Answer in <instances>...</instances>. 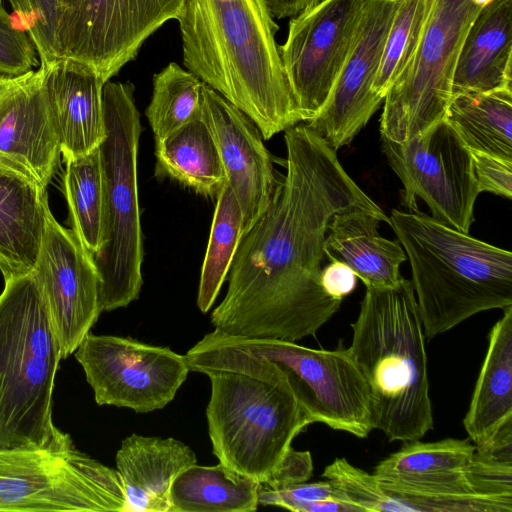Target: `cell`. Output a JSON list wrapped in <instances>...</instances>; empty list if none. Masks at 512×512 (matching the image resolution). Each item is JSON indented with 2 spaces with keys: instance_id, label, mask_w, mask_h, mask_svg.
I'll return each mask as SVG.
<instances>
[{
  "instance_id": "1",
  "label": "cell",
  "mask_w": 512,
  "mask_h": 512,
  "mask_svg": "<svg viewBox=\"0 0 512 512\" xmlns=\"http://www.w3.org/2000/svg\"><path fill=\"white\" fill-rule=\"evenodd\" d=\"M284 132L286 175L241 239L227 292L211 314L214 330L227 336L296 342L315 335L342 302L320 280L332 217L355 206L380 208L310 127Z\"/></svg>"
},
{
  "instance_id": "2",
  "label": "cell",
  "mask_w": 512,
  "mask_h": 512,
  "mask_svg": "<svg viewBox=\"0 0 512 512\" xmlns=\"http://www.w3.org/2000/svg\"><path fill=\"white\" fill-rule=\"evenodd\" d=\"M190 371L211 383L206 408L213 453L220 463L266 486L312 421L287 376L261 354L249 352L216 331L186 354Z\"/></svg>"
},
{
  "instance_id": "3",
  "label": "cell",
  "mask_w": 512,
  "mask_h": 512,
  "mask_svg": "<svg viewBox=\"0 0 512 512\" xmlns=\"http://www.w3.org/2000/svg\"><path fill=\"white\" fill-rule=\"evenodd\" d=\"M176 20L185 68L244 112L264 140L302 121L267 0H185Z\"/></svg>"
},
{
  "instance_id": "4",
  "label": "cell",
  "mask_w": 512,
  "mask_h": 512,
  "mask_svg": "<svg viewBox=\"0 0 512 512\" xmlns=\"http://www.w3.org/2000/svg\"><path fill=\"white\" fill-rule=\"evenodd\" d=\"M348 350L371 393L373 429L390 441L420 440L433 428L425 335L411 280L366 287Z\"/></svg>"
},
{
  "instance_id": "5",
  "label": "cell",
  "mask_w": 512,
  "mask_h": 512,
  "mask_svg": "<svg viewBox=\"0 0 512 512\" xmlns=\"http://www.w3.org/2000/svg\"><path fill=\"white\" fill-rule=\"evenodd\" d=\"M389 225L408 257L425 338L512 306V253L424 213L393 209Z\"/></svg>"
},
{
  "instance_id": "6",
  "label": "cell",
  "mask_w": 512,
  "mask_h": 512,
  "mask_svg": "<svg viewBox=\"0 0 512 512\" xmlns=\"http://www.w3.org/2000/svg\"><path fill=\"white\" fill-rule=\"evenodd\" d=\"M61 359L60 342L34 272L5 281L0 294V447L74 446L52 420Z\"/></svg>"
},
{
  "instance_id": "7",
  "label": "cell",
  "mask_w": 512,
  "mask_h": 512,
  "mask_svg": "<svg viewBox=\"0 0 512 512\" xmlns=\"http://www.w3.org/2000/svg\"><path fill=\"white\" fill-rule=\"evenodd\" d=\"M106 137L99 146L103 179V237L93 257L100 277L103 311L126 307L139 297L144 256L138 200L137 154L142 130L134 85L103 86Z\"/></svg>"
},
{
  "instance_id": "8",
  "label": "cell",
  "mask_w": 512,
  "mask_h": 512,
  "mask_svg": "<svg viewBox=\"0 0 512 512\" xmlns=\"http://www.w3.org/2000/svg\"><path fill=\"white\" fill-rule=\"evenodd\" d=\"M490 1L435 0L413 58L384 98L382 138L404 142L445 118L462 45Z\"/></svg>"
},
{
  "instance_id": "9",
  "label": "cell",
  "mask_w": 512,
  "mask_h": 512,
  "mask_svg": "<svg viewBox=\"0 0 512 512\" xmlns=\"http://www.w3.org/2000/svg\"><path fill=\"white\" fill-rule=\"evenodd\" d=\"M0 511L127 512V503L117 471L75 446L0 447Z\"/></svg>"
},
{
  "instance_id": "10",
  "label": "cell",
  "mask_w": 512,
  "mask_h": 512,
  "mask_svg": "<svg viewBox=\"0 0 512 512\" xmlns=\"http://www.w3.org/2000/svg\"><path fill=\"white\" fill-rule=\"evenodd\" d=\"M217 333L277 364L312 423L321 422L359 438L373 430L370 388L348 348L312 349L293 341Z\"/></svg>"
},
{
  "instance_id": "11",
  "label": "cell",
  "mask_w": 512,
  "mask_h": 512,
  "mask_svg": "<svg viewBox=\"0 0 512 512\" xmlns=\"http://www.w3.org/2000/svg\"><path fill=\"white\" fill-rule=\"evenodd\" d=\"M470 439L407 441L373 474L402 512H503L489 498Z\"/></svg>"
},
{
  "instance_id": "12",
  "label": "cell",
  "mask_w": 512,
  "mask_h": 512,
  "mask_svg": "<svg viewBox=\"0 0 512 512\" xmlns=\"http://www.w3.org/2000/svg\"><path fill=\"white\" fill-rule=\"evenodd\" d=\"M185 0H58V59L92 68L109 81Z\"/></svg>"
},
{
  "instance_id": "13",
  "label": "cell",
  "mask_w": 512,
  "mask_h": 512,
  "mask_svg": "<svg viewBox=\"0 0 512 512\" xmlns=\"http://www.w3.org/2000/svg\"><path fill=\"white\" fill-rule=\"evenodd\" d=\"M382 150L403 184L405 206L416 210L420 198L433 219L469 233L480 193L472 153L445 118L404 142L382 138Z\"/></svg>"
},
{
  "instance_id": "14",
  "label": "cell",
  "mask_w": 512,
  "mask_h": 512,
  "mask_svg": "<svg viewBox=\"0 0 512 512\" xmlns=\"http://www.w3.org/2000/svg\"><path fill=\"white\" fill-rule=\"evenodd\" d=\"M74 354L98 405L137 413L164 408L190 371L185 355L128 337L89 332Z\"/></svg>"
},
{
  "instance_id": "15",
  "label": "cell",
  "mask_w": 512,
  "mask_h": 512,
  "mask_svg": "<svg viewBox=\"0 0 512 512\" xmlns=\"http://www.w3.org/2000/svg\"><path fill=\"white\" fill-rule=\"evenodd\" d=\"M366 0H319L289 21L278 45L302 121L325 105L353 47Z\"/></svg>"
},
{
  "instance_id": "16",
  "label": "cell",
  "mask_w": 512,
  "mask_h": 512,
  "mask_svg": "<svg viewBox=\"0 0 512 512\" xmlns=\"http://www.w3.org/2000/svg\"><path fill=\"white\" fill-rule=\"evenodd\" d=\"M33 272L43 291L62 358L75 352L102 312L100 277L93 256L72 229L46 211Z\"/></svg>"
},
{
  "instance_id": "17",
  "label": "cell",
  "mask_w": 512,
  "mask_h": 512,
  "mask_svg": "<svg viewBox=\"0 0 512 512\" xmlns=\"http://www.w3.org/2000/svg\"><path fill=\"white\" fill-rule=\"evenodd\" d=\"M399 0H366L348 59L325 105L307 122L332 148L348 145L378 110L372 92Z\"/></svg>"
},
{
  "instance_id": "18",
  "label": "cell",
  "mask_w": 512,
  "mask_h": 512,
  "mask_svg": "<svg viewBox=\"0 0 512 512\" xmlns=\"http://www.w3.org/2000/svg\"><path fill=\"white\" fill-rule=\"evenodd\" d=\"M44 68L0 75V169L47 188L60 156Z\"/></svg>"
},
{
  "instance_id": "19",
  "label": "cell",
  "mask_w": 512,
  "mask_h": 512,
  "mask_svg": "<svg viewBox=\"0 0 512 512\" xmlns=\"http://www.w3.org/2000/svg\"><path fill=\"white\" fill-rule=\"evenodd\" d=\"M202 118L215 138L245 235L268 209L278 185L270 154L256 124L205 83Z\"/></svg>"
},
{
  "instance_id": "20",
  "label": "cell",
  "mask_w": 512,
  "mask_h": 512,
  "mask_svg": "<svg viewBox=\"0 0 512 512\" xmlns=\"http://www.w3.org/2000/svg\"><path fill=\"white\" fill-rule=\"evenodd\" d=\"M44 68V88L64 160L98 148L106 137L103 86L92 68L58 59Z\"/></svg>"
},
{
  "instance_id": "21",
  "label": "cell",
  "mask_w": 512,
  "mask_h": 512,
  "mask_svg": "<svg viewBox=\"0 0 512 512\" xmlns=\"http://www.w3.org/2000/svg\"><path fill=\"white\" fill-rule=\"evenodd\" d=\"M381 221L389 224L381 208L350 207L332 217L326 233L324 255L348 265L366 287H393L403 278L405 251L398 240L379 234Z\"/></svg>"
},
{
  "instance_id": "22",
  "label": "cell",
  "mask_w": 512,
  "mask_h": 512,
  "mask_svg": "<svg viewBox=\"0 0 512 512\" xmlns=\"http://www.w3.org/2000/svg\"><path fill=\"white\" fill-rule=\"evenodd\" d=\"M193 450L174 438L132 434L116 453V471L128 511L170 512L169 493L175 477L196 464Z\"/></svg>"
},
{
  "instance_id": "23",
  "label": "cell",
  "mask_w": 512,
  "mask_h": 512,
  "mask_svg": "<svg viewBox=\"0 0 512 512\" xmlns=\"http://www.w3.org/2000/svg\"><path fill=\"white\" fill-rule=\"evenodd\" d=\"M512 88V0H492L483 7L462 45L452 82V96Z\"/></svg>"
},
{
  "instance_id": "24",
  "label": "cell",
  "mask_w": 512,
  "mask_h": 512,
  "mask_svg": "<svg viewBox=\"0 0 512 512\" xmlns=\"http://www.w3.org/2000/svg\"><path fill=\"white\" fill-rule=\"evenodd\" d=\"M48 208L45 188L0 169V271L4 281L33 271Z\"/></svg>"
},
{
  "instance_id": "25",
  "label": "cell",
  "mask_w": 512,
  "mask_h": 512,
  "mask_svg": "<svg viewBox=\"0 0 512 512\" xmlns=\"http://www.w3.org/2000/svg\"><path fill=\"white\" fill-rule=\"evenodd\" d=\"M464 428L476 447L490 444L512 425V306L492 327Z\"/></svg>"
},
{
  "instance_id": "26",
  "label": "cell",
  "mask_w": 512,
  "mask_h": 512,
  "mask_svg": "<svg viewBox=\"0 0 512 512\" xmlns=\"http://www.w3.org/2000/svg\"><path fill=\"white\" fill-rule=\"evenodd\" d=\"M158 178L169 177L208 197H217L226 174L215 138L197 118L155 142Z\"/></svg>"
},
{
  "instance_id": "27",
  "label": "cell",
  "mask_w": 512,
  "mask_h": 512,
  "mask_svg": "<svg viewBox=\"0 0 512 512\" xmlns=\"http://www.w3.org/2000/svg\"><path fill=\"white\" fill-rule=\"evenodd\" d=\"M445 119L471 152L512 161V88L454 95Z\"/></svg>"
},
{
  "instance_id": "28",
  "label": "cell",
  "mask_w": 512,
  "mask_h": 512,
  "mask_svg": "<svg viewBox=\"0 0 512 512\" xmlns=\"http://www.w3.org/2000/svg\"><path fill=\"white\" fill-rule=\"evenodd\" d=\"M260 483L222 463L193 464L173 480L170 512H253L259 505Z\"/></svg>"
},
{
  "instance_id": "29",
  "label": "cell",
  "mask_w": 512,
  "mask_h": 512,
  "mask_svg": "<svg viewBox=\"0 0 512 512\" xmlns=\"http://www.w3.org/2000/svg\"><path fill=\"white\" fill-rule=\"evenodd\" d=\"M64 192L72 230L94 257L103 237V179L99 147L64 160Z\"/></svg>"
},
{
  "instance_id": "30",
  "label": "cell",
  "mask_w": 512,
  "mask_h": 512,
  "mask_svg": "<svg viewBox=\"0 0 512 512\" xmlns=\"http://www.w3.org/2000/svg\"><path fill=\"white\" fill-rule=\"evenodd\" d=\"M216 199L197 295V306L203 313L214 304L244 236L241 210L227 183Z\"/></svg>"
},
{
  "instance_id": "31",
  "label": "cell",
  "mask_w": 512,
  "mask_h": 512,
  "mask_svg": "<svg viewBox=\"0 0 512 512\" xmlns=\"http://www.w3.org/2000/svg\"><path fill=\"white\" fill-rule=\"evenodd\" d=\"M203 85L196 75L175 62L154 74L152 97L145 114L155 142L201 117Z\"/></svg>"
},
{
  "instance_id": "32",
  "label": "cell",
  "mask_w": 512,
  "mask_h": 512,
  "mask_svg": "<svg viewBox=\"0 0 512 512\" xmlns=\"http://www.w3.org/2000/svg\"><path fill=\"white\" fill-rule=\"evenodd\" d=\"M435 0H399L372 92L384 100L387 92L413 58Z\"/></svg>"
},
{
  "instance_id": "33",
  "label": "cell",
  "mask_w": 512,
  "mask_h": 512,
  "mask_svg": "<svg viewBox=\"0 0 512 512\" xmlns=\"http://www.w3.org/2000/svg\"><path fill=\"white\" fill-rule=\"evenodd\" d=\"M322 477L337 489L340 500L361 512H402L399 504L380 486L375 475L337 458L325 467Z\"/></svg>"
},
{
  "instance_id": "34",
  "label": "cell",
  "mask_w": 512,
  "mask_h": 512,
  "mask_svg": "<svg viewBox=\"0 0 512 512\" xmlns=\"http://www.w3.org/2000/svg\"><path fill=\"white\" fill-rule=\"evenodd\" d=\"M17 26L30 37L40 65L58 60V0H9Z\"/></svg>"
},
{
  "instance_id": "35",
  "label": "cell",
  "mask_w": 512,
  "mask_h": 512,
  "mask_svg": "<svg viewBox=\"0 0 512 512\" xmlns=\"http://www.w3.org/2000/svg\"><path fill=\"white\" fill-rule=\"evenodd\" d=\"M36 65V49L30 37L0 5V75H20Z\"/></svg>"
},
{
  "instance_id": "36",
  "label": "cell",
  "mask_w": 512,
  "mask_h": 512,
  "mask_svg": "<svg viewBox=\"0 0 512 512\" xmlns=\"http://www.w3.org/2000/svg\"><path fill=\"white\" fill-rule=\"evenodd\" d=\"M258 499L260 505L277 506L299 512L300 507L306 502L321 499L340 500V496L333 484L325 479L315 483L293 484L280 489L260 486Z\"/></svg>"
},
{
  "instance_id": "37",
  "label": "cell",
  "mask_w": 512,
  "mask_h": 512,
  "mask_svg": "<svg viewBox=\"0 0 512 512\" xmlns=\"http://www.w3.org/2000/svg\"><path fill=\"white\" fill-rule=\"evenodd\" d=\"M471 153L479 192H490L511 199L512 161L479 152Z\"/></svg>"
},
{
  "instance_id": "38",
  "label": "cell",
  "mask_w": 512,
  "mask_h": 512,
  "mask_svg": "<svg viewBox=\"0 0 512 512\" xmlns=\"http://www.w3.org/2000/svg\"><path fill=\"white\" fill-rule=\"evenodd\" d=\"M313 462L309 451H296L293 448L285 456L270 482L264 486L280 489L293 484L306 482L312 475Z\"/></svg>"
},
{
  "instance_id": "39",
  "label": "cell",
  "mask_w": 512,
  "mask_h": 512,
  "mask_svg": "<svg viewBox=\"0 0 512 512\" xmlns=\"http://www.w3.org/2000/svg\"><path fill=\"white\" fill-rule=\"evenodd\" d=\"M320 280L322 288L330 297L342 301L355 289L357 276L348 265L333 260L322 268Z\"/></svg>"
},
{
  "instance_id": "40",
  "label": "cell",
  "mask_w": 512,
  "mask_h": 512,
  "mask_svg": "<svg viewBox=\"0 0 512 512\" xmlns=\"http://www.w3.org/2000/svg\"><path fill=\"white\" fill-rule=\"evenodd\" d=\"M299 512H360L358 508L337 499H321L304 503Z\"/></svg>"
}]
</instances>
